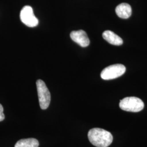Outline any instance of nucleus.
Here are the masks:
<instances>
[{
    "label": "nucleus",
    "instance_id": "1",
    "mask_svg": "<svg viewBox=\"0 0 147 147\" xmlns=\"http://www.w3.org/2000/svg\"><path fill=\"white\" fill-rule=\"evenodd\" d=\"M88 137L90 142L95 147H109L113 141L111 133L100 128H93L89 130Z\"/></svg>",
    "mask_w": 147,
    "mask_h": 147
},
{
    "label": "nucleus",
    "instance_id": "2",
    "mask_svg": "<svg viewBox=\"0 0 147 147\" xmlns=\"http://www.w3.org/2000/svg\"><path fill=\"white\" fill-rule=\"evenodd\" d=\"M119 107L121 110L132 112H138L144 107V102L138 98L131 96L126 97L121 100Z\"/></svg>",
    "mask_w": 147,
    "mask_h": 147
},
{
    "label": "nucleus",
    "instance_id": "3",
    "mask_svg": "<svg viewBox=\"0 0 147 147\" xmlns=\"http://www.w3.org/2000/svg\"><path fill=\"white\" fill-rule=\"evenodd\" d=\"M36 84L40 107L42 110H46L49 106L51 101L50 91L45 82L42 80H38Z\"/></svg>",
    "mask_w": 147,
    "mask_h": 147
},
{
    "label": "nucleus",
    "instance_id": "4",
    "mask_svg": "<svg viewBox=\"0 0 147 147\" xmlns=\"http://www.w3.org/2000/svg\"><path fill=\"white\" fill-rule=\"evenodd\" d=\"M126 71L124 65L117 64L105 68L101 73V78L105 80L116 79L123 75Z\"/></svg>",
    "mask_w": 147,
    "mask_h": 147
},
{
    "label": "nucleus",
    "instance_id": "5",
    "mask_svg": "<svg viewBox=\"0 0 147 147\" xmlns=\"http://www.w3.org/2000/svg\"><path fill=\"white\" fill-rule=\"evenodd\" d=\"M20 20L23 24L29 27H34L38 25V19L34 16L31 6L25 5L21 9L20 14Z\"/></svg>",
    "mask_w": 147,
    "mask_h": 147
},
{
    "label": "nucleus",
    "instance_id": "6",
    "mask_svg": "<svg viewBox=\"0 0 147 147\" xmlns=\"http://www.w3.org/2000/svg\"><path fill=\"white\" fill-rule=\"evenodd\" d=\"M70 36L74 42L78 44L81 47H87L90 44V40L87 33L83 30L72 31Z\"/></svg>",
    "mask_w": 147,
    "mask_h": 147
},
{
    "label": "nucleus",
    "instance_id": "7",
    "mask_svg": "<svg viewBox=\"0 0 147 147\" xmlns=\"http://www.w3.org/2000/svg\"><path fill=\"white\" fill-rule=\"evenodd\" d=\"M116 13L117 15L121 19H128L131 16V7L126 3H122L117 6Z\"/></svg>",
    "mask_w": 147,
    "mask_h": 147
},
{
    "label": "nucleus",
    "instance_id": "8",
    "mask_svg": "<svg viewBox=\"0 0 147 147\" xmlns=\"http://www.w3.org/2000/svg\"><path fill=\"white\" fill-rule=\"evenodd\" d=\"M102 37L105 40L113 45L119 46L123 43V39L121 37L111 31L107 30L104 32L102 33Z\"/></svg>",
    "mask_w": 147,
    "mask_h": 147
},
{
    "label": "nucleus",
    "instance_id": "9",
    "mask_svg": "<svg viewBox=\"0 0 147 147\" xmlns=\"http://www.w3.org/2000/svg\"><path fill=\"white\" fill-rule=\"evenodd\" d=\"M39 143L37 139L30 138L21 139L16 142L15 147H38Z\"/></svg>",
    "mask_w": 147,
    "mask_h": 147
},
{
    "label": "nucleus",
    "instance_id": "10",
    "mask_svg": "<svg viewBox=\"0 0 147 147\" xmlns=\"http://www.w3.org/2000/svg\"><path fill=\"white\" fill-rule=\"evenodd\" d=\"M5 118V116L3 113V107L2 105L0 104V121H3Z\"/></svg>",
    "mask_w": 147,
    "mask_h": 147
}]
</instances>
